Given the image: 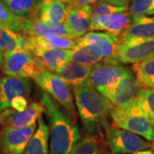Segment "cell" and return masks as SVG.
<instances>
[{
	"label": "cell",
	"mask_w": 154,
	"mask_h": 154,
	"mask_svg": "<svg viewBox=\"0 0 154 154\" xmlns=\"http://www.w3.org/2000/svg\"><path fill=\"white\" fill-rule=\"evenodd\" d=\"M73 93L84 129L88 134L95 135L107 124L114 105L88 82L73 87Z\"/></svg>",
	"instance_id": "obj_1"
},
{
	"label": "cell",
	"mask_w": 154,
	"mask_h": 154,
	"mask_svg": "<svg viewBox=\"0 0 154 154\" xmlns=\"http://www.w3.org/2000/svg\"><path fill=\"white\" fill-rule=\"evenodd\" d=\"M41 104L50 119L49 154H70L81 140L79 128L56 105L49 94L44 93Z\"/></svg>",
	"instance_id": "obj_2"
},
{
	"label": "cell",
	"mask_w": 154,
	"mask_h": 154,
	"mask_svg": "<svg viewBox=\"0 0 154 154\" xmlns=\"http://www.w3.org/2000/svg\"><path fill=\"white\" fill-rule=\"evenodd\" d=\"M110 117L116 127L154 141V126L135 102L125 108L114 106Z\"/></svg>",
	"instance_id": "obj_3"
},
{
	"label": "cell",
	"mask_w": 154,
	"mask_h": 154,
	"mask_svg": "<svg viewBox=\"0 0 154 154\" xmlns=\"http://www.w3.org/2000/svg\"><path fill=\"white\" fill-rule=\"evenodd\" d=\"M33 81L49 94L59 105L64 108L65 112L75 123L77 120V113L74 104V99L69 84L54 72L45 70Z\"/></svg>",
	"instance_id": "obj_4"
},
{
	"label": "cell",
	"mask_w": 154,
	"mask_h": 154,
	"mask_svg": "<svg viewBox=\"0 0 154 154\" xmlns=\"http://www.w3.org/2000/svg\"><path fill=\"white\" fill-rule=\"evenodd\" d=\"M46 70L32 52L20 47L5 57L4 73L9 76L34 79Z\"/></svg>",
	"instance_id": "obj_5"
},
{
	"label": "cell",
	"mask_w": 154,
	"mask_h": 154,
	"mask_svg": "<svg viewBox=\"0 0 154 154\" xmlns=\"http://www.w3.org/2000/svg\"><path fill=\"white\" fill-rule=\"evenodd\" d=\"M128 70V68L118 63L102 62L93 67L88 83L99 94L108 98L121 82Z\"/></svg>",
	"instance_id": "obj_6"
},
{
	"label": "cell",
	"mask_w": 154,
	"mask_h": 154,
	"mask_svg": "<svg viewBox=\"0 0 154 154\" xmlns=\"http://www.w3.org/2000/svg\"><path fill=\"white\" fill-rule=\"evenodd\" d=\"M105 131L107 146L113 154H133L150 147V144L140 135L118 127L106 124Z\"/></svg>",
	"instance_id": "obj_7"
},
{
	"label": "cell",
	"mask_w": 154,
	"mask_h": 154,
	"mask_svg": "<svg viewBox=\"0 0 154 154\" xmlns=\"http://www.w3.org/2000/svg\"><path fill=\"white\" fill-rule=\"evenodd\" d=\"M77 45L89 46L105 58V62L118 63L117 53L121 45V38L115 34L106 32H88L76 38Z\"/></svg>",
	"instance_id": "obj_8"
},
{
	"label": "cell",
	"mask_w": 154,
	"mask_h": 154,
	"mask_svg": "<svg viewBox=\"0 0 154 154\" xmlns=\"http://www.w3.org/2000/svg\"><path fill=\"white\" fill-rule=\"evenodd\" d=\"M36 132V123L22 128L4 127L0 132V149L5 154H22Z\"/></svg>",
	"instance_id": "obj_9"
},
{
	"label": "cell",
	"mask_w": 154,
	"mask_h": 154,
	"mask_svg": "<svg viewBox=\"0 0 154 154\" xmlns=\"http://www.w3.org/2000/svg\"><path fill=\"white\" fill-rule=\"evenodd\" d=\"M45 111L44 105L38 103H32L22 111L9 108L0 113V124L16 128H27L36 123L37 119L41 117Z\"/></svg>",
	"instance_id": "obj_10"
},
{
	"label": "cell",
	"mask_w": 154,
	"mask_h": 154,
	"mask_svg": "<svg viewBox=\"0 0 154 154\" xmlns=\"http://www.w3.org/2000/svg\"><path fill=\"white\" fill-rule=\"evenodd\" d=\"M121 43L134 45L154 39V17H131V23L120 36Z\"/></svg>",
	"instance_id": "obj_11"
},
{
	"label": "cell",
	"mask_w": 154,
	"mask_h": 154,
	"mask_svg": "<svg viewBox=\"0 0 154 154\" xmlns=\"http://www.w3.org/2000/svg\"><path fill=\"white\" fill-rule=\"evenodd\" d=\"M141 87L138 82L134 72L129 69L122 79L121 82L109 95L107 99L118 108H125L135 102Z\"/></svg>",
	"instance_id": "obj_12"
},
{
	"label": "cell",
	"mask_w": 154,
	"mask_h": 154,
	"mask_svg": "<svg viewBox=\"0 0 154 154\" xmlns=\"http://www.w3.org/2000/svg\"><path fill=\"white\" fill-rule=\"evenodd\" d=\"M31 83L28 79L6 76L0 79V112L11 107V101L17 96L28 97Z\"/></svg>",
	"instance_id": "obj_13"
},
{
	"label": "cell",
	"mask_w": 154,
	"mask_h": 154,
	"mask_svg": "<svg viewBox=\"0 0 154 154\" xmlns=\"http://www.w3.org/2000/svg\"><path fill=\"white\" fill-rule=\"evenodd\" d=\"M69 15V7L59 0H45L36 6L30 18L51 23H66Z\"/></svg>",
	"instance_id": "obj_14"
},
{
	"label": "cell",
	"mask_w": 154,
	"mask_h": 154,
	"mask_svg": "<svg viewBox=\"0 0 154 154\" xmlns=\"http://www.w3.org/2000/svg\"><path fill=\"white\" fill-rule=\"evenodd\" d=\"M69 15L66 22L67 28L73 39L82 37L91 28L94 9L90 5L69 6Z\"/></svg>",
	"instance_id": "obj_15"
},
{
	"label": "cell",
	"mask_w": 154,
	"mask_h": 154,
	"mask_svg": "<svg viewBox=\"0 0 154 154\" xmlns=\"http://www.w3.org/2000/svg\"><path fill=\"white\" fill-rule=\"evenodd\" d=\"M154 57V39L134 45L122 44L117 53V60L121 63L134 64Z\"/></svg>",
	"instance_id": "obj_16"
},
{
	"label": "cell",
	"mask_w": 154,
	"mask_h": 154,
	"mask_svg": "<svg viewBox=\"0 0 154 154\" xmlns=\"http://www.w3.org/2000/svg\"><path fill=\"white\" fill-rule=\"evenodd\" d=\"M131 23L130 12L114 13L100 17L98 20L91 22V31H104L112 33L116 36L120 35L127 30Z\"/></svg>",
	"instance_id": "obj_17"
},
{
	"label": "cell",
	"mask_w": 154,
	"mask_h": 154,
	"mask_svg": "<svg viewBox=\"0 0 154 154\" xmlns=\"http://www.w3.org/2000/svg\"><path fill=\"white\" fill-rule=\"evenodd\" d=\"M76 45V40L66 37L55 35L46 36H26L24 48L29 51L33 49L73 50Z\"/></svg>",
	"instance_id": "obj_18"
},
{
	"label": "cell",
	"mask_w": 154,
	"mask_h": 154,
	"mask_svg": "<svg viewBox=\"0 0 154 154\" xmlns=\"http://www.w3.org/2000/svg\"><path fill=\"white\" fill-rule=\"evenodd\" d=\"M72 50L33 49L30 52L38 58L46 70L55 73L68 62Z\"/></svg>",
	"instance_id": "obj_19"
},
{
	"label": "cell",
	"mask_w": 154,
	"mask_h": 154,
	"mask_svg": "<svg viewBox=\"0 0 154 154\" xmlns=\"http://www.w3.org/2000/svg\"><path fill=\"white\" fill-rule=\"evenodd\" d=\"M26 36H46L55 35L71 38L66 23H51L38 21L35 18H29L25 31Z\"/></svg>",
	"instance_id": "obj_20"
},
{
	"label": "cell",
	"mask_w": 154,
	"mask_h": 154,
	"mask_svg": "<svg viewBox=\"0 0 154 154\" xmlns=\"http://www.w3.org/2000/svg\"><path fill=\"white\" fill-rule=\"evenodd\" d=\"M92 69V66H86L76 63L68 62L55 73L69 85L77 87L88 82Z\"/></svg>",
	"instance_id": "obj_21"
},
{
	"label": "cell",
	"mask_w": 154,
	"mask_h": 154,
	"mask_svg": "<svg viewBox=\"0 0 154 154\" xmlns=\"http://www.w3.org/2000/svg\"><path fill=\"white\" fill-rule=\"evenodd\" d=\"M38 128L28 144L24 154H49V127L42 117L38 119Z\"/></svg>",
	"instance_id": "obj_22"
},
{
	"label": "cell",
	"mask_w": 154,
	"mask_h": 154,
	"mask_svg": "<svg viewBox=\"0 0 154 154\" xmlns=\"http://www.w3.org/2000/svg\"><path fill=\"white\" fill-rule=\"evenodd\" d=\"M25 46V35L0 23V51L5 57L11 51Z\"/></svg>",
	"instance_id": "obj_23"
},
{
	"label": "cell",
	"mask_w": 154,
	"mask_h": 154,
	"mask_svg": "<svg viewBox=\"0 0 154 154\" xmlns=\"http://www.w3.org/2000/svg\"><path fill=\"white\" fill-rule=\"evenodd\" d=\"M69 62L76 63L86 66L94 67L99 63L105 62V60L102 56L91 47L76 45L75 47L72 50Z\"/></svg>",
	"instance_id": "obj_24"
},
{
	"label": "cell",
	"mask_w": 154,
	"mask_h": 154,
	"mask_svg": "<svg viewBox=\"0 0 154 154\" xmlns=\"http://www.w3.org/2000/svg\"><path fill=\"white\" fill-rule=\"evenodd\" d=\"M132 71L142 88H154V57L132 66Z\"/></svg>",
	"instance_id": "obj_25"
},
{
	"label": "cell",
	"mask_w": 154,
	"mask_h": 154,
	"mask_svg": "<svg viewBox=\"0 0 154 154\" xmlns=\"http://www.w3.org/2000/svg\"><path fill=\"white\" fill-rule=\"evenodd\" d=\"M28 18L18 17L12 13L1 1H0V23L6 25L15 32L25 35Z\"/></svg>",
	"instance_id": "obj_26"
},
{
	"label": "cell",
	"mask_w": 154,
	"mask_h": 154,
	"mask_svg": "<svg viewBox=\"0 0 154 154\" xmlns=\"http://www.w3.org/2000/svg\"><path fill=\"white\" fill-rule=\"evenodd\" d=\"M10 11L18 17L30 18L37 6L36 0H0Z\"/></svg>",
	"instance_id": "obj_27"
},
{
	"label": "cell",
	"mask_w": 154,
	"mask_h": 154,
	"mask_svg": "<svg viewBox=\"0 0 154 154\" xmlns=\"http://www.w3.org/2000/svg\"><path fill=\"white\" fill-rule=\"evenodd\" d=\"M135 104L154 126V88L140 89L135 99Z\"/></svg>",
	"instance_id": "obj_28"
},
{
	"label": "cell",
	"mask_w": 154,
	"mask_h": 154,
	"mask_svg": "<svg viewBox=\"0 0 154 154\" xmlns=\"http://www.w3.org/2000/svg\"><path fill=\"white\" fill-rule=\"evenodd\" d=\"M70 154H99V145L95 135L88 134L81 139Z\"/></svg>",
	"instance_id": "obj_29"
},
{
	"label": "cell",
	"mask_w": 154,
	"mask_h": 154,
	"mask_svg": "<svg viewBox=\"0 0 154 154\" xmlns=\"http://www.w3.org/2000/svg\"><path fill=\"white\" fill-rule=\"evenodd\" d=\"M129 12L131 17H154V0H133Z\"/></svg>",
	"instance_id": "obj_30"
},
{
	"label": "cell",
	"mask_w": 154,
	"mask_h": 154,
	"mask_svg": "<svg viewBox=\"0 0 154 154\" xmlns=\"http://www.w3.org/2000/svg\"><path fill=\"white\" fill-rule=\"evenodd\" d=\"M128 6H115L100 3L99 5L97 6L94 10L93 12V17H92V22H94L98 20L100 17L114 14V13H120V12H125L128 11Z\"/></svg>",
	"instance_id": "obj_31"
},
{
	"label": "cell",
	"mask_w": 154,
	"mask_h": 154,
	"mask_svg": "<svg viewBox=\"0 0 154 154\" xmlns=\"http://www.w3.org/2000/svg\"><path fill=\"white\" fill-rule=\"evenodd\" d=\"M11 107L17 111H22L28 108V100L26 97L17 96L11 101Z\"/></svg>",
	"instance_id": "obj_32"
},
{
	"label": "cell",
	"mask_w": 154,
	"mask_h": 154,
	"mask_svg": "<svg viewBox=\"0 0 154 154\" xmlns=\"http://www.w3.org/2000/svg\"><path fill=\"white\" fill-rule=\"evenodd\" d=\"M99 0H71L69 3V6L73 7H77V6H83V5H93L98 3Z\"/></svg>",
	"instance_id": "obj_33"
},
{
	"label": "cell",
	"mask_w": 154,
	"mask_h": 154,
	"mask_svg": "<svg viewBox=\"0 0 154 154\" xmlns=\"http://www.w3.org/2000/svg\"><path fill=\"white\" fill-rule=\"evenodd\" d=\"M131 0H100V3L108 4L115 6H125L127 5Z\"/></svg>",
	"instance_id": "obj_34"
},
{
	"label": "cell",
	"mask_w": 154,
	"mask_h": 154,
	"mask_svg": "<svg viewBox=\"0 0 154 154\" xmlns=\"http://www.w3.org/2000/svg\"><path fill=\"white\" fill-rule=\"evenodd\" d=\"M4 64H5V56L3 55L2 51H0V69L4 67Z\"/></svg>",
	"instance_id": "obj_35"
},
{
	"label": "cell",
	"mask_w": 154,
	"mask_h": 154,
	"mask_svg": "<svg viewBox=\"0 0 154 154\" xmlns=\"http://www.w3.org/2000/svg\"><path fill=\"white\" fill-rule=\"evenodd\" d=\"M133 154H153L152 151H140L137 152H134Z\"/></svg>",
	"instance_id": "obj_36"
},
{
	"label": "cell",
	"mask_w": 154,
	"mask_h": 154,
	"mask_svg": "<svg viewBox=\"0 0 154 154\" xmlns=\"http://www.w3.org/2000/svg\"><path fill=\"white\" fill-rule=\"evenodd\" d=\"M43 1H45V0H36V2H37V4H38V5H39L40 3H42Z\"/></svg>",
	"instance_id": "obj_37"
},
{
	"label": "cell",
	"mask_w": 154,
	"mask_h": 154,
	"mask_svg": "<svg viewBox=\"0 0 154 154\" xmlns=\"http://www.w3.org/2000/svg\"><path fill=\"white\" fill-rule=\"evenodd\" d=\"M59 1H62V2H63V3H66V2H70L71 0H59Z\"/></svg>",
	"instance_id": "obj_38"
},
{
	"label": "cell",
	"mask_w": 154,
	"mask_h": 154,
	"mask_svg": "<svg viewBox=\"0 0 154 154\" xmlns=\"http://www.w3.org/2000/svg\"><path fill=\"white\" fill-rule=\"evenodd\" d=\"M99 154H103V153H99Z\"/></svg>",
	"instance_id": "obj_39"
}]
</instances>
